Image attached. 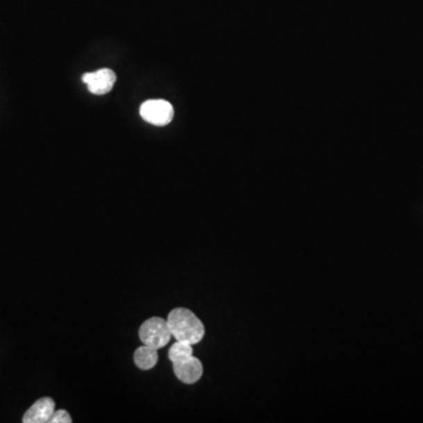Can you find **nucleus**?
Masks as SVG:
<instances>
[{"instance_id":"nucleus-2","label":"nucleus","mask_w":423,"mask_h":423,"mask_svg":"<svg viewBox=\"0 0 423 423\" xmlns=\"http://www.w3.org/2000/svg\"><path fill=\"white\" fill-rule=\"evenodd\" d=\"M139 338L141 342L149 347L156 349L165 347L172 338L167 320L156 317L146 320L139 329Z\"/></svg>"},{"instance_id":"nucleus-6","label":"nucleus","mask_w":423,"mask_h":423,"mask_svg":"<svg viewBox=\"0 0 423 423\" xmlns=\"http://www.w3.org/2000/svg\"><path fill=\"white\" fill-rule=\"evenodd\" d=\"M56 412V404L51 397L39 399L23 417L24 423H49Z\"/></svg>"},{"instance_id":"nucleus-5","label":"nucleus","mask_w":423,"mask_h":423,"mask_svg":"<svg viewBox=\"0 0 423 423\" xmlns=\"http://www.w3.org/2000/svg\"><path fill=\"white\" fill-rule=\"evenodd\" d=\"M173 370L176 378L187 385H193L201 379L204 367L199 358L193 355L173 363Z\"/></svg>"},{"instance_id":"nucleus-9","label":"nucleus","mask_w":423,"mask_h":423,"mask_svg":"<svg viewBox=\"0 0 423 423\" xmlns=\"http://www.w3.org/2000/svg\"><path fill=\"white\" fill-rule=\"evenodd\" d=\"M72 419L66 410H56L49 423H71Z\"/></svg>"},{"instance_id":"nucleus-1","label":"nucleus","mask_w":423,"mask_h":423,"mask_svg":"<svg viewBox=\"0 0 423 423\" xmlns=\"http://www.w3.org/2000/svg\"><path fill=\"white\" fill-rule=\"evenodd\" d=\"M167 324L176 341L197 345L205 336L204 324L190 309H173L168 314Z\"/></svg>"},{"instance_id":"nucleus-7","label":"nucleus","mask_w":423,"mask_h":423,"mask_svg":"<svg viewBox=\"0 0 423 423\" xmlns=\"http://www.w3.org/2000/svg\"><path fill=\"white\" fill-rule=\"evenodd\" d=\"M134 363L142 370H152L158 363V349L149 346H141L134 353Z\"/></svg>"},{"instance_id":"nucleus-3","label":"nucleus","mask_w":423,"mask_h":423,"mask_svg":"<svg viewBox=\"0 0 423 423\" xmlns=\"http://www.w3.org/2000/svg\"><path fill=\"white\" fill-rule=\"evenodd\" d=\"M140 115L154 126H166L173 120L174 110L166 100H147L140 106Z\"/></svg>"},{"instance_id":"nucleus-4","label":"nucleus","mask_w":423,"mask_h":423,"mask_svg":"<svg viewBox=\"0 0 423 423\" xmlns=\"http://www.w3.org/2000/svg\"><path fill=\"white\" fill-rule=\"evenodd\" d=\"M83 81L88 86V91L96 96H103L112 91L117 81L115 73L110 69H100L97 72L86 73Z\"/></svg>"},{"instance_id":"nucleus-8","label":"nucleus","mask_w":423,"mask_h":423,"mask_svg":"<svg viewBox=\"0 0 423 423\" xmlns=\"http://www.w3.org/2000/svg\"><path fill=\"white\" fill-rule=\"evenodd\" d=\"M191 355H193L191 343L183 342V341H176L168 351V358L172 363L181 360V358H188Z\"/></svg>"}]
</instances>
